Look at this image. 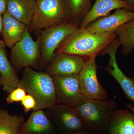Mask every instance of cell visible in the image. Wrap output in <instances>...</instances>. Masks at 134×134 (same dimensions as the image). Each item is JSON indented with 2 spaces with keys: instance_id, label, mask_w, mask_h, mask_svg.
Wrapping results in <instances>:
<instances>
[{
  "instance_id": "obj_1",
  "label": "cell",
  "mask_w": 134,
  "mask_h": 134,
  "mask_svg": "<svg viewBox=\"0 0 134 134\" xmlns=\"http://www.w3.org/2000/svg\"><path fill=\"white\" fill-rule=\"evenodd\" d=\"M117 37L115 32L95 33L86 28L78 27L63 40L55 53H65L86 59L96 58Z\"/></svg>"
},
{
  "instance_id": "obj_2",
  "label": "cell",
  "mask_w": 134,
  "mask_h": 134,
  "mask_svg": "<svg viewBox=\"0 0 134 134\" xmlns=\"http://www.w3.org/2000/svg\"><path fill=\"white\" fill-rule=\"evenodd\" d=\"M19 87L33 97L36 105L33 111L52 110L57 104L52 77L46 71H36L30 67L23 69Z\"/></svg>"
},
{
  "instance_id": "obj_3",
  "label": "cell",
  "mask_w": 134,
  "mask_h": 134,
  "mask_svg": "<svg viewBox=\"0 0 134 134\" xmlns=\"http://www.w3.org/2000/svg\"><path fill=\"white\" fill-rule=\"evenodd\" d=\"M117 107L111 99L99 100L86 99L75 107L81 117L84 129L107 134L110 119Z\"/></svg>"
},
{
  "instance_id": "obj_4",
  "label": "cell",
  "mask_w": 134,
  "mask_h": 134,
  "mask_svg": "<svg viewBox=\"0 0 134 134\" xmlns=\"http://www.w3.org/2000/svg\"><path fill=\"white\" fill-rule=\"evenodd\" d=\"M68 22L64 0H37L28 29L30 34L33 32L36 37L42 30Z\"/></svg>"
},
{
  "instance_id": "obj_5",
  "label": "cell",
  "mask_w": 134,
  "mask_h": 134,
  "mask_svg": "<svg viewBox=\"0 0 134 134\" xmlns=\"http://www.w3.org/2000/svg\"><path fill=\"white\" fill-rule=\"evenodd\" d=\"M78 27L77 25L68 22L40 32L36 36L40 53L38 67L44 68L55 55L63 40Z\"/></svg>"
},
{
  "instance_id": "obj_6",
  "label": "cell",
  "mask_w": 134,
  "mask_h": 134,
  "mask_svg": "<svg viewBox=\"0 0 134 134\" xmlns=\"http://www.w3.org/2000/svg\"><path fill=\"white\" fill-rule=\"evenodd\" d=\"M40 57L38 42L32 38L29 29L24 36L11 48L9 60L16 71L24 68L38 67Z\"/></svg>"
},
{
  "instance_id": "obj_7",
  "label": "cell",
  "mask_w": 134,
  "mask_h": 134,
  "mask_svg": "<svg viewBox=\"0 0 134 134\" xmlns=\"http://www.w3.org/2000/svg\"><path fill=\"white\" fill-rule=\"evenodd\" d=\"M96 58H88L79 74L80 90L85 98L95 100H108L106 91L101 85L97 76Z\"/></svg>"
},
{
  "instance_id": "obj_8",
  "label": "cell",
  "mask_w": 134,
  "mask_h": 134,
  "mask_svg": "<svg viewBox=\"0 0 134 134\" xmlns=\"http://www.w3.org/2000/svg\"><path fill=\"white\" fill-rule=\"evenodd\" d=\"M52 77L55 86L57 104L75 107L86 99L80 90L79 74L57 75Z\"/></svg>"
},
{
  "instance_id": "obj_9",
  "label": "cell",
  "mask_w": 134,
  "mask_h": 134,
  "mask_svg": "<svg viewBox=\"0 0 134 134\" xmlns=\"http://www.w3.org/2000/svg\"><path fill=\"white\" fill-rule=\"evenodd\" d=\"M49 110L58 134H69L84 129L81 117L74 107L57 104Z\"/></svg>"
},
{
  "instance_id": "obj_10",
  "label": "cell",
  "mask_w": 134,
  "mask_h": 134,
  "mask_svg": "<svg viewBox=\"0 0 134 134\" xmlns=\"http://www.w3.org/2000/svg\"><path fill=\"white\" fill-rule=\"evenodd\" d=\"M121 46L118 38H116L100 53L99 55L108 54L110 56L108 66L105 68L116 80L121 87L126 97L134 103V83L132 78H130L124 74L120 69L116 60V52L117 49Z\"/></svg>"
},
{
  "instance_id": "obj_11",
  "label": "cell",
  "mask_w": 134,
  "mask_h": 134,
  "mask_svg": "<svg viewBox=\"0 0 134 134\" xmlns=\"http://www.w3.org/2000/svg\"><path fill=\"white\" fill-rule=\"evenodd\" d=\"M87 59L78 55L55 53L53 58L44 68L45 71L52 76L79 74Z\"/></svg>"
},
{
  "instance_id": "obj_12",
  "label": "cell",
  "mask_w": 134,
  "mask_h": 134,
  "mask_svg": "<svg viewBox=\"0 0 134 134\" xmlns=\"http://www.w3.org/2000/svg\"><path fill=\"white\" fill-rule=\"evenodd\" d=\"M134 19V11L126 8L118 9L110 15L102 17L86 26L95 33L115 32L122 25Z\"/></svg>"
},
{
  "instance_id": "obj_13",
  "label": "cell",
  "mask_w": 134,
  "mask_h": 134,
  "mask_svg": "<svg viewBox=\"0 0 134 134\" xmlns=\"http://www.w3.org/2000/svg\"><path fill=\"white\" fill-rule=\"evenodd\" d=\"M20 134H58L52 120L43 110L33 111L20 129Z\"/></svg>"
},
{
  "instance_id": "obj_14",
  "label": "cell",
  "mask_w": 134,
  "mask_h": 134,
  "mask_svg": "<svg viewBox=\"0 0 134 134\" xmlns=\"http://www.w3.org/2000/svg\"><path fill=\"white\" fill-rule=\"evenodd\" d=\"M121 8H126L134 11L131 6L122 0H96L90 12L79 25V27L85 28L96 19L108 15L112 10Z\"/></svg>"
},
{
  "instance_id": "obj_15",
  "label": "cell",
  "mask_w": 134,
  "mask_h": 134,
  "mask_svg": "<svg viewBox=\"0 0 134 134\" xmlns=\"http://www.w3.org/2000/svg\"><path fill=\"white\" fill-rule=\"evenodd\" d=\"M6 47L0 40V75L3 89L8 94L19 87L20 80L8 58Z\"/></svg>"
},
{
  "instance_id": "obj_16",
  "label": "cell",
  "mask_w": 134,
  "mask_h": 134,
  "mask_svg": "<svg viewBox=\"0 0 134 134\" xmlns=\"http://www.w3.org/2000/svg\"><path fill=\"white\" fill-rule=\"evenodd\" d=\"M3 17L2 41L6 47L11 49L21 39L28 26L15 19L8 11Z\"/></svg>"
},
{
  "instance_id": "obj_17",
  "label": "cell",
  "mask_w": 134,
  "mask_h": 134,
  "mask_svg": "<svg viewBox=\"0 0 134 134\" xmlns=\"http://www.w3.org/2000/svg\"><path fill=\"white\" fill-rule=\"evenodd\" d=\"M107 134H134V114L127 109L115 110L108 125Z\"/></svg>"
},
{
  "instance_id": "obj_18",
  "label": "cell",
  "mask_w": 134,
  "mask_h": 134,
  "mask_svg": "<svg viewBox=\"0 0 134 134\" xmlns=\"http://www.w3.org/2000/svg\"><path fill=\"white\" fill-rule=\"evenodd\" d=\"M37 0H8L7 11L27 26L31 23Z\"/></svg>"
},
{
  "instance_id": "obj_19",
  "label": "cell",
  "mask_w": 134,
  "mask_h": 134,
  "mask_svg": "<svg viewBox=\"0 0 134 134\" xmlns=\"http://www.w3.org/2000/svg\"><path fill=\"white\" fill-rule=\"evenodd\" d=\"M70 22L79 26L91 9V0H64Z\"/></svg>"
},
{
  "instance_id": "obj_20",
  "label": "cell",
  "mask_w": 134,
  "mask_h": 134,
  "mask_svg": "<svg viewBox=\"0 0 134 134\" xmlns=\"http://www.w3.org/2000/svg\"><path fill=\"white\" fill-rule=\"evenodd\" d=\"M25 121L22 115H12L0 109V134H20V129Z\"/></svg>"
},
{
  "instance_id": "obj_21",
  "label": "cell",
  "mask_w": 134,
  "mask_h": 134,
  "mask_svg": "<svg viewBox=\"0 0 134 134\" xmlns=\"http://www.w3.org/2000/svg\"><path fill=\"white\" fill-rule=\"evenodd\" d=\"M115 33L122 46V54L131 53L134 50V19L120 26Z\"/></svg>"
},
{
  "instance_id": "obj_22",
  "label": "cell",
  "mask_w": 134,
  "mask_h": 134,
  "mask_svg": "<svg viewBox=\"0 0 134 134\" xmlns=\"http://www.w3.org/2000/svg\"><path fill=\"white\" fill-rule=\"evenodd\" d=\"M26 95V92L24 89L18 87L8 93L6 99V102L8 104H11L21 102Z\"/></svg>"
},
{
  "instance_id": "obj_23",
  "label": "cell",
  "mask_w": 134,
  "mask_h": 134,
  "mask_svg": "<svg viewBox=\"0 0 134 134\" xmlns=\"http://www.w3.org/2000/svg\"><path fill=\"white\" fill-rule=\"evenodd\" d=\"M21 105L23 107L25 113H26L31 110H33L36 106V103L33 97L26 94L21 101Z\"/></svg>"
},
{
  "instance_id": "obj_24",
  "label": "cell",
  "mask_w": 134,
  "mask_h": 134,
  "mask_svg": "<svg viewBox=\"0 0 134 134\" xmlns=\"http://www.w3.org/2000/svg\"><path fill=\"white\" fill-rule=\"evenodd\" d=\"M8 0H0V14L3 15L7 12Z\"/></svg>"
},
{
  "instance_id": "obj_25",
  "label": "cell",
  "mask_w": 134,
  "mask_h": 134,
  "mask_svg": "<svg viewBox=\"0 0 134 134\" xmlns=\"http://www.w3.org/2000/svg\"><path fill=\"white\" fill-rule=\"evenodd\" d=\"M69 134H104L98 132H93L85 129L82 130L77 132Z\"/></svg>"
},
{
  "instance_id": "obj_26",
  "label": "cell",
  "mask_w": 134,
  "mask_h": 134,
  "mask_svg": "<svg viewBox=\"0 0 134 134\" xmlns=\"http://www.w3.org/2000/svg\"><path fill=\"white\" fill-rule=\"evenodd\" d=\"M3 24V15L0 14V36L2 33Z\"/></svg>"
},
{
  "instance_id": "obj_27",
  "label": "cell",
  "mask_w": 134,
  "mask_h": 134,
  "mask_svg": "<svg viewBox=\"0 0 134 134\" xmlns=\"http://www.w3.org/2000/svg\"><path fill=\"white\" fill-rule=\"evenodd\" d=\"M128 4L134 9V0H122Z\"/></svg>"
},
{
  "instance_id": "obj_28",
  "label": "cell",
  "mask_w": 134,
  "mask_h": 134,
  "mask_svg": "<svg viewBox=\"0 0 134 134\" xmlns=\"http://www.w3.org/2000/svg\"><path fill=\"white\" fill-rule=\"evenodd\" d=\"M127 107L128 108L130 111H132L134 114V107L130 104H127Z\"/></svg>"
},
{
  "instance_id": "obj_29",
  "label": "cell",
  "mask_w": 134,
  "mask_h": 134,
  "mask_svg": "<svg viewBox=\"0 0 134 134\" xmlns=\"http://www.w3.org/2000/svg\"><path fill=\"white\" fill-rule=\"evenodd\" d=\"M1 86H2V85L1 80V76L0 75V88H1Z\"/></svg>"
},
{
  "instance_id": "obj_30",
  "label": "cell",
  "mask_w": 134,
  "mask_h": 134,
  "mask_svg": "<svg viewBox=\"0 0 134 134\" xmlns=\"http://www.w3.org/2000/svg\"><path fill=\"white\" fill-rule=\"evenodd\" d=\"M132 80H133V82L134 83V75L133 77V78H132Z\"/></svg>"
},
{
  "instance_id": "obj_31",
  "label": "cell",
  "mask_w": 134,
  "mask_h": 134,
  "mask_svg": "<svg viewBox=\"0 0 134 134\" xmlns=\"http://www.w3.org/2000/svg\"><path fill=\"white\" fill-rule=\"evenodd\" d=\"M93 1V0H91L92 2Z\"/></svg>"
}]
</instances>
